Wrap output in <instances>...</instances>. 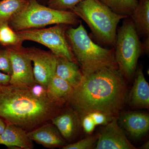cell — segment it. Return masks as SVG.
I'll use <instances>...</instances> for the list:
<instances>
[{"label":"cell","mask_w":149,"mask_h":149,"mask_svg":"<svg viewBox=\"0 0 149 149\" xmlns=\"http://www.w3.org/2000/svg\"><path fill=\"white\" fill-rule=\"evenodd\" d=\"M96 149H136L129 141L118 123V117H113L103 125L97 134Z\"/></svg>","instance_id":"obj_10"},{"label":"cell","mask_w":149,"mask_h":149,"mask_svg":"<svg viewBox=\"0 0 149 149\" xmlns=\"http://www.w3.org/2000/svg\"><path fill=\"white\" fill-rule=\"evenodd\" d=\"M84 0H49L48 6L64 11H71L78 3Z\"/></svg>","instance_id":"obj_22"},{"label":"cell","mask_w":149,"mask_h":149,"mask_svg":"<svg viewBox=\"0 0 149 149\" xmlns=\"http://www.w3.org/2000/svg\"><path fill=\"white\" fill-rule=\"evenodd\" d=\"M23 41L8 24L0 25V44L6 47L22 45Z\"/></svg>","instance_id":"obj_21"},{"label":"cell","mask_w":149,"mask_h":149,"mask_svg":"<svg viewBox=\"0 0 149 149\" xmlns=\"http://www.w3.org/2000/svg\"><path fill=\"white\" fill-rule=\"evenodd\" d=\"M113 11L129 17L136 8L139 0H99Z\"/></svg>","instance_id":"obj_20"},{"label":"cell","mask_w":149,"mask_h":149,"mask_svg":"<svg viewBox=\"0 0 149 149\" xmlns=\"http://www.w3.org/2000/svg\"><path fill=\"white\" fill-rule=\"evenodd\" d=\"M10 76L0 71V85L9 84Z\"/></svg>","instance_id":"obj_27"},{"label":"cell","mask_w":149,"mask_h":149,"mask_svg":"<svg viewBox=\"0 0 149 149\" xmlns=\"http://www.w3.org/2000/svg\"><path fill=\"white\" fill-rule=\"evenodd\" d=\"M93 118L96 125H106L113 118H111L100 112L95 111L88 113Z\"/></svg>","instance_id":"obj_26"},{"label":"cell","mask_w":149,"mask_h":149,"mask_svg":"<svg viewBox=\"0 0 149 149\" xmlns=\"http://www.w3.org/2000/svg\"><path fill=\"white\" fill-rule=\"evenodd\" d=\"M71 11L86 22L101 43L115 47L118 25L127 17L115 13L99 0H84Z\"/></svg>","instance_id":"obj_3"},{"label":"cell","mask_w":149,"mask_h":149,"mask_svg":"<svg viewBox=\"0 0 149 149\" xmlns=\"http://www.w3.org/2000/svg\"><path fill=\"white\" fill-rule=\"evenodd\" d=\"M130 17L138 35L149 37V0H139Z\"/></svg>","instance_id":"obj_17"},{"label":"cell","mask_w":149,"mask_h":149,"mask_svg":"<svg viewBox=\"0 0 149 149\" xmlns=\"http://www.w3.org/2000/svg\"><path fill=\"white\" fill-rule=\"evenodd\" d=\"M55 74L69 83L73 88L81 83L83 74L76 62L57 56Z\"/></svg>","instance_id":"obj_16"},{"label":"cell","mask_w":149,"mask_h":149,"mask_svg":"<svg viewBox=\"0 0 149 149\" xmlns=\"http://www.w3.org/2000/svg\"><path fill=\"white\" fill-rule=\"evenodd\" d=\"M47 92L51 97L58 100H64L71 93L73 88L69 83L56 74L48 83Z\"/></svg>","instance_id":"obj_19"},{"label":"cell","mask_w":149,"mask_h":149,"mask_svg":"<svg viewBox=\"0 0 149 149\" xmlns=\"http://www.w3.org/2000/svg\"><path fill=\"white\" fill-rule=\"evenodd\" d=\"M67 39L83 74L104 65H117L114 49L103 48L93 42L83 24L67 29Z\"/></svg>","instance_id":"obj_4"},{"label":"cell","mask_w":149,"mask_h":149,"mask_svg":"<svg viewBox=\"0 0 149 149\" xmlns=\"http://www.w3.org/2000/svg\"><path fill=\"white\" fill-rule=\"evenodd\" d=\"M117 65H104L83 74L81 83L65 99L83 116L93 112L117 117L125 105L127 85Z\"/></svg>","instance_id":"obj_1"},{"label":"cell","mask_w":149,"mask_h":149,"mask_svg":"<svg viewBox=\"0 0 149 149\" xmlns=\"http://www.w3.org/2000/svg\"><path fill=\"white\" fill-rule=\"evenodd\" d=\"M78 17L72 11L58 10L42 5L37 0H29L25 7L11 19L8 24L18 32L52 24L74 25Z\"/></svg>","instance_id":"obj_5"},{"label":"cell","mask_w":149,"mask_h":149,"mask_svg":"<svg viewBox=\"0 0 149 149\" xmlns=\"http://www.w3.org/2000/svg\"><path fill=\"white\" fill-rule=\"evenodd\" d=\"M0 71L10 75L12 73L10 59L6 48H0Z\"/></svg>","instance_id":"obj_24"},{"label":"cell","mask_w":149,"mask_h":149,"mask_svg":"<svg viewBox=\"0 0 149 149\" xmlns=\"http://www.w3.org/2000/svg\"><path fill=\"white\" fill-rule=\"evenodd\" d=\"M66 103L44 95L33 85H0V117L6 124L27 132L51 121Z\"/></svg>","instance_id":"obj_2"},{"label":"cell","mask_w":149,"mask_h":149,"mask_svg":"<svg viewBox=\"0 0 149 149\" xmlns=\"http://www.w3.org/2000/svg\"><path fill=\"white\" fill-rule=\"evenodd\" d=\"M6 123L0 117V135L3 132L6 127Z\"/></svg>","instance_id":"obj_29"},{"label":"cell","mask_w":149,"mask_h":149,"mask_svg":"<svg viewBox=\"0 0 149 149\" xmlns=\"http://www.w3.org/2000/svg\"><path fill=\"white\" fill-rule=\"evenodd\" d=\"M135 74V81L128 97L129 104L135 108L148 109V83L145 78L141 68L136 70Z\"/></svg>","instance_id":"obj_14"},{"label":"cell","mask_w":149,"mask_h":149,"mask_svg":"<svg viewBox=\"0 0 149 149\" xmlns=\"http://www.w3.org/2000/svg\"><path fill=\"white\" fill-rule=\"evenodd\" d=\"M6 48L11 65L10 84L31 86L36 83L32 62L27 54L26 49L22 45Z\"/></svg>","instance_id":"obj_8"},{"label":"cell","mask_w":149,"mask_h":149,"mask_svg":"<svg viewBox=\"0 0 149 149\" xmlns=\"http://www.w3.org/2000/svg\"><path fill=\"white\" fill-rule=\"evenodd\" d=\"M51 121L65 140L69 142L74 140L82 127L79 113L70 106H64Z\"/></svg>","instance_id":"obj_11"},{"label":"cell","mask_w":149,"mask_h":149,"mask_svg":"<svg viewBox=\"0 0 149 149\" xmlns=\"http://www.w3.org/2000/svg\"><path fill=\"white\" fill-rule=\"evenodd\" d=\"M27 131L23 128L12 124H7L5 129L0 135V145L8 148L32 149L33 141L27 135Z\"/></svg>","instance_id":"obj_15"},{"label":"cell","mask_w":149,"mask_h":149,"mask_svg":"<svg viewBox=\"0 0 149 149\" xmlns=\"http://www.w3.org/2000/svg\"><path fill=\"white\" fill-rule=\"evenodd\" d=\"M81 121L82 127L85 133L91 134L95 130L96 125L90 115L87 114L83 116Z\"/></svg>","instance_id":"obj_25"},{"label":"cell","mask_w":149,"mask_h":149,"mask_svg":"<svg viewBox=\"0 0 149 149\" xmlns=\"http://www.w3.org/2000/svg\"><path fill=\"white\" fill-rule=\"evenodd\" d=\"M119 125L133 139L145 136L149 129V115L146 113L128 111L120 113Z\"/></svg>","instance_id":"obj_12"},{"label":"cell","mask_w":149,"mask_h":149,"mask_svg":"<svg viewBox=\"0 0 149 149\" xmlns=\"http://www.w3.org/2000/svg\"><path fill=\"white\" fill-rule=\"evenodd\" d=\"M25 49L33 64L35 82L47 88L50 80L55 74L57 56L50 51L35 47Z\"/></svg>","instance_id":"obj_9"},{"label":"cell","mask_w":149,"mask_h":149,"mask_svg":"<svg viewBox=\"0 0 149 149\" xmlns=\"http://www.w3.org/2000/svg\"><path fill=\"white\" fill-rule=\"evenodd\" d=\"M97 135L87 137L75 143L65 145L63 149H92L97 140Z\"/></svg>","instance_id":"obj_23"},{"label":"cell","mask_w":149,"mask_h":149,"mask_svg":"<svg viewBox=\"0 0 149 149\" xmlns=\"http://www.w3.org/2000/svg\"><path fill=\"white\" fill-rule=\"evenodd\" d=\"M114 48L118 69L124 77L132 78L136 73L143 47L131 17L124 20L118 28Z\"/></svg>","instance_id":"obj_6"},{"label":"cell","mask_w":149,"mask_h":149,"mask_svg":"<svg viewBox=\"0 0 149 149\" xmlns=\"http://www.w3.org/2000/svg\"><path fill=\"white\" fill-rule=\"evenodd\" d=\"M149 37H146L145 39L143 44H142L143 50H144L147 53H149Z\"/></svg>","instance_id":"obj_28"},{"label":"cell","mask_w":149,"mask_h":149,"mask_svg":"<svg viewBox=\"0 0 149 149\" xmlns=\"http://www.w3.org/2000/svg\"><path fill=\"white\" fill-rule=\"evenodd\" d=\"M138 149H149V141H148L144 143L142 146Z\"/></svg>","instance_id":"obj_30"},{"label":"cell","mask_w":149,"mask_h":149,"mask_svg":"<svg viewBox=\"0 0 149 149\" xmlns=\"http://www.w3.org/2000/svg\"><path fill=\"white\" fill-rule=\"evenodd\" d=\"M66 27V24H58L49 28L25 29L16 32L23 42L30 41L40 43L56 55L77 62L68 42Z\"/></svg>","instance_id":"obj_7"},{"label":"cell","mask_w":149,"mask_h":149,"mask_svg":"<svg viewBox=\"0 0 149 149\" xmlns=\"http://www.w3.org/2000/svg\"><path fill=\"white\" fill-rule=\"evenodd\" d=\"M27 135L32 141L47 148H62L66 145L58 129L50 122L28 131Z\"/></svg>","instance_id":"obj_13"},{"label":"cell","mask_w":149,"mask_h":149,"mask_svg":"<svg viewBox=\"0 0 149 149\" xmlns=\"http://www.w3.org/2000/svg\"><path fill=\"white\" fill-rule=\"evenodd\" d=\"M28 0H0V25L10 20L27 5Z\"/></svg>","instance_id":"obj_18"}]
</instances>
